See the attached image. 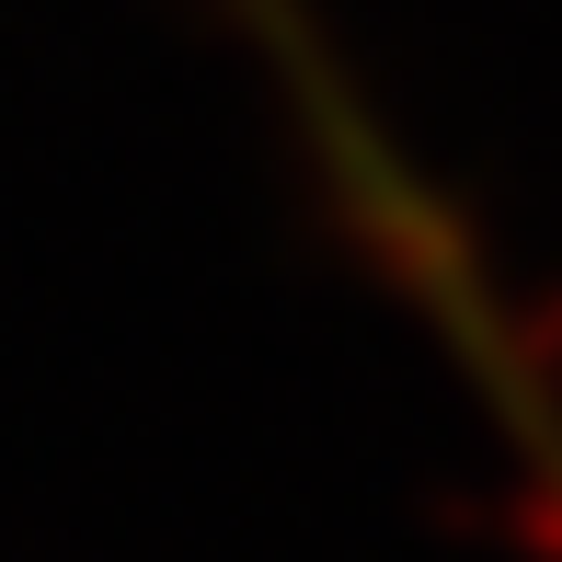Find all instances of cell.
<instances>
[{"instance_id":"6da1fadb","label":"cell","mask_w":562,"mask_h":562,"mask_svg":"<svg viewBox=\"0 0 562 562\" xmlns=\"http://www.w3.org/2000/svg\"><path fill=\"white\" fill-rule=\"evenodd\" d=\"M229 12V35L252 46V58L276 69V92H288V115H299V138L322 149V184L345 195L356 218L379 229V252H402V276L414 288H437V299H459V252H448V229H437V207H425V184L391 161V138L368 126V104H356V81L334 69V46L311 35V12L299 0H218Z\"/></svg>"}]
</instances>
